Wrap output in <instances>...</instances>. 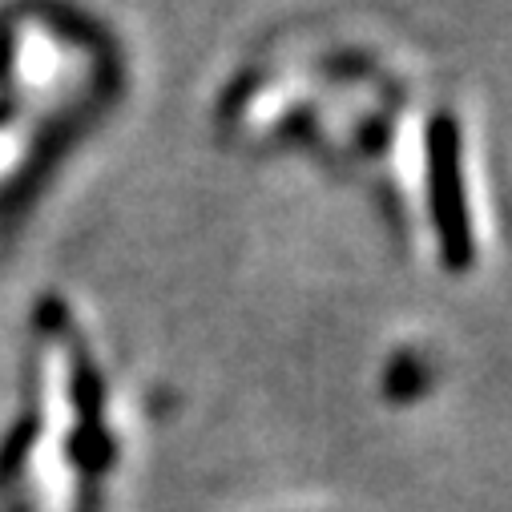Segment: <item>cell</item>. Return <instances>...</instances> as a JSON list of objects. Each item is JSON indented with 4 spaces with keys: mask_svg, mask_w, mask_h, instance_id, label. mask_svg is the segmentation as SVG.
<instances>
[{
    "mask_svg": "<svg viewBox=\"0 0 512 512\" xmlns=\"http://www.w3.org/2000/svg\"><path fill=\"white\" fill-rule=\"evenodd\" d=\"M428 158H432V210H436V226H440V246H444L452 267H468L472 238H468V210H464V186H460V146H456L452 117L432 121Z\"/></svg>",
    "mask_w": 512,
    "mask_h": 512,
    "instance_id": "cell-1",
    "label": "cell"
}]
</instances>
